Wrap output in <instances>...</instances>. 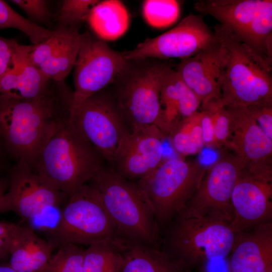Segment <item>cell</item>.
Wrapping results in <instances>:
<instances>
[{"label":"cell","mask_w":272,"mask_h":272,"mask_svg":"<svg viewBox=\"0 0 272 272\" xmlns=\"http://www.w3.org/2000/svg\"><path fill=\"white\" fill-rule=\"evenodd\" d=\"M105 161L68 116L59 122L34 165L37 174L68 198L90 181Z\"/></svg>","instance_id":"6da1fadb"},{"label":"cell","mask_w":272,"mask_h":272,"mask_svg":"<svg viewBox=\"0 0 272 272\" xmlns=\"http://www.w3.org/2000/svg\"><path fill=\"white\" fill-rule=\"evenodd\" d=\"M51 91L34 99L0 95V137L19 161L34 165L61 119Z\"/></svg>","instance_id":"7a4b0ae2"},{"label":"cell","mask_w":272,"mask_h":272,"mask_svg":"<svg viewBox=\"0 0 272 272\" xmlns=\"http://www.w3.org/2000/svg\"><path fill=\"white\" fill-rule=\"evenodd\" d=\"M98 189L108 215L124 239L157 247L159 228L137 183L103 165L90 181Z\"/></svg>","instance_id":"3957f363"},{"label":"cell","mask_w":272,"mask_h":272,"mask_svg":"<svg viewBox=\"0 0 272 272\" xmlns=\"http://www.w3.org/2000/svg\"><path fill=\"white\" fill-rule=\"evenodd\" d=\"M214 33L223 50V105L248 107L272 103L271 70L226 27L218 24Z\"/></svg>","instance_id":"277c9868"},{"label":"cell","mask_w":272,"mask_h":272,"mask_svg":"<svg viewBox=\"0 0 272 272\" xmlns=\"http://www.w3.org/2000/svg\"><path fill=\"white\" fill-rule=\"evenodd\" d=\"M169 66L153 58L127 59L110 85L130 131L141 126H158L162 113L161 83Z\"/></svg>","instance_id":"5b68a950"},{"label":"cell","mask_w":272,"mask_h":272,"mask_svg":"<svg viewBox=\"0 0 272 272\" xmlns=\"http://www.w3.org/2000/svg\"><path fill=\"white\" fill-rule=\"evenodd\" d=\"M207 169L197 160L171 158L164 160L152 173L137 181L159 229L183 211L198 189Z\"/></svg>","instance_id":"8992f818"},{"label":"cell","mask_w":272,"mask_h":272,"mask_svg":"<svg viewBox=\"0 0 272 272\" xmlns=\"http://www.w3.org/2000/svg\"><path fill=\"white\" fill-rule=\"evenodd\" d=\"M168 232L164 250L184 270L230 254L236 233L230 224L205 217L177 216Z\"/></svg>","instance_id":"52a82bcc"},{"label":"cell","mask_w":272,"mask_h":272,"mask_svg":"<svg viewBox=\"0 0 272 272\" xmlns=\"http://www.w3.org/2000/svg\"><path fill=\"white\" fill-rule=\"evenodd\" d=\"M48 235V241L55 248L67 244L89 246L101 241L121 243L125 240L119 234L91 182L68 197L57 225Z\"/></svg>","instance_id":"ba28073f"},{"label":"cell","mask_w":272,"mask_h":272,"mask_svg":"<svg viewBox=\"0 0 272 272\" xmlns=\"http://www.w3.org/2000/svg\"><path fill=\"white\" fill-rule=\"evenodd\" d=\"M69 120L109 164L121 140L130 131L110 86L82 102Z\"/></svg>","instance_id":"9c48e42d"},{"label":"cell","mask_w":272,"mask_h":272,"mask_svg":"<svg viewBox=\"0 0 272 272\" xmlns=\"http://www.w3.org/2000/svg\"><path fill=\"white\" fill-rule=\"evenodd\" d=\"M122 53L88 31L80 34L69 115L85 100L111 85L126 64Z\"/></svg>","instance_id":"30bf717a"},{"label":"cell","mask_w":272,"mask_h":272,"mask_svg":"<svg viewBox=\"0 0 272 272\" xmlns=\"http://www.w3.org/2000/svg\"><path fill=\"white\" fill-rule=\"evenodd\" d=\"M243 170L242 163L233 153H222L207 168L196 191L178 215L207 217L230 224L234 218L232 194Z\"/></svg>","instance_id":"8fae6325"},{"label":"cell","mask_w":272,"mask_h":272,"mask_svg":"<svg viewBox=\"0 0 272 272\" xmlns=\"http://www.w3.org/2000/svg\"><path fill=\"white\" fill-rule=\"evenodd\" d=\"M216 36L197 15L189 14L170 30L153 38L147 39L133 49L122 52L126 59L178 58L194 56L208 47Z\"/></svg>","instance_id":"7c38bea8"},{"label":"cell","mask_w":272,"mask_h":272,"mask_svg":"<svg viewBox=\"0 0 272 272\" xmlns=\"http://www.w3.org/2000/svg\"><path fill=\"white\" fill-rule=\"evenodd\" d=\"M231 122L229 148L239 159L244 171L272 181V140L258 125L246 107L225 106Z\"/></svg>","instance_id":"4fadbf2b"},{"label":"cell","mask_w":272,"mask_h":272,"mask_svg":"<svg viewBox=\"0 0 272 272\" xmlns=\"http://www.w3.org/2000/svg\"><path fill=\"white\" fill-rule=\"evenodd\" d=\"M25 163L18 162L11 174L2 202L1 213L13 212L24 220L39 217L68 198Z\"/></svg>","instance_id":"5bb4252c"},{"label":"cell","mask_w":272,"mask_h":272,"mask_svg":"<svg viewBox=\"0 0 272 272\" xmlns=\"http://www.w3.org/2000/svg\"><path fill=\"white\" fill-rule=\"evenodd\" d=\"M165 138L155 124L134 128L121 140L109 165L128 180L143 179L164 160L163 142Z\"/></svg>","instance_id":"9a60e30c"},{"label":"cell","mask_w":272,"mask_h":272,"mask_svg":"<svg viewBox=\"0 0 272 272\" xmlns=\"http://www.w3.org/2000/svg\"><path fill=\"white\" fill-rule=\"evenodd\" d=\"M231 203L234 218L230 226L235 233L272 222V181L243 171L233 190Z\"/></svg>","instance_id":"2e32d148"},{"label":"cell","mask_w":272,"mask_h":272,"mask_svg":"<svg viewBox=\"0 0 272 272\" xmlns=\"http://www.w3.org/2000/svg\"><path fill=\"white\" fill-rule=\"evenodd\" d=\"M79 29L58 26L46 39L31 45L30 60L50 81L62 83L74 68L80 45Z\"/></svg>","instance_id":"e0dca14e"},{"label":"cell","mask_w":272,"mask_h":272,"mask_svg":"<svg viewBox=\"0 0 272 272\" xmlns=\"http://www.w3.org/2000/svg\"><path fill=\"white\" fill-rule=\"evenodd\" d=\"M216 37L215 42L197 54L180 59L176 70L183 82L199 98L201 107L221 100L223 50L220 40Z\"/></svg>","instance_id":"ac0fdd59"},{"label":"cell","mask_w":272,"mask_h":272,"mask_svg":"<svg viewBox=\"0 0 272 272\" xmlns=\"http://www.w3.org/2000/svg\"><path fill=\"white\" fill-rule=\"evenodd\" d=\"M230 272H272V222L237 233Z\"/></svg>","instance_id":"d6986e66"},{"label":"cell","mask_w":272,"mask_h":272,"mask_svg":"<svg viewBox=\"0 0 272 272\" xmlns=\"http://www.w3.org/2000/svg\"><path fill=\"white\" fill-rule=\"evenodd\" d=\"M160 100L162 113L158 127L165 137L179 121L197 112L201 105L199 98L170 65L162 79Z\"/></svg>","instance_id":"ffe728a7"},{"label":"cell","mask_w":272,"mask_h":272,"mask_svg":"<svg viewBox=\"0 0 272 272\" xmlns=\"http://www.w3.org/2000/svg\"><path fill=\"white\" fill-rule=\"evenodd\" d=\"M55 248L30 226H20L9 251V265L18 272H44Z\"/></svg>","instance_id":"44dd1931"},{"label":"cell","mask_w":272,"mask_h":272,"mask_svg":"<svg viewBox=\"0 0 272 272\" xmlns=\"http://www.w3.org/2000/svg\"><path fill=\"white\" fill-rule=\"evenodd\" d=\"M267 0H201L196 11L215 18L233 34L243 31L254 19Z\"/></svg>","instance_id":"7402d4cb"},{"label":"cell","mask_w":272,"mask_h":272,"mask_svg":"<svg viewBox=\"0 0 272 272\" xmlns=\"http://www.w3.org/2000/svg\"><path fill=\"white\" fill-rule=\"evenodd\" d=\"M122 255L121 272H180L184 270L157 247L128 241L123 248Z\"/></svg>","instance_id":"603a6c76"},{"label":"cell","mask_w":272,"mask_h":272,"mask_svg":"<svg viewBox=\"0 0 272 272\" xmlns=\"http://www.w3.org/2000/svg\"><path fill=\"white\" fill-rule=\"evenodd\" d=\"M95 35L104 41L116 40L127 30L129 16L121 1H99L92 9L87 21Z\"/></svg>","instance_id":"cb8c5ba5"},{"label":"cell","mask_w":272,"mask_h":272,"mask_svg":"<svg viewBox=\"0 0 272 272\" xmlns=\"http://www.w3.org/2000/svg\"><path fill=\"white\" fill-rule=\"evenodd\" d=\"M234 35L272 70V1L267 0L252 21Z\"/></svg>","instance_id":"d4e9b609"},{"label":"cell","mask_w":272,"mask_h":272,"mask_svg":"<svg viewBox=\"0 0 272 272\" xmlns=\"http://www.w3.org/2000/svg\"><path fill=\"white\" fill-rule=\"evenodd\" d=\"M31 45H19L14 65L18 71V85L13 97L31 99L43 96L51 91L50 80L32 62L29 57Z\"/></svg>","instance_id":"484cf974"},{"label":"cell","mask_w":272,"mask_h":272,"mask_svg":"<svg viewBox=\"0 0 272 272\" xmlns=\"http://www.w3.org/2000/svg\"><path fill=\"white\" fill-rule=\"evenodd\" d=\"M167 137L174 151L180 155H195L201 152L204 145L200 111L179 121Z\"/></svg>","instance_id":"4316f807"},{"label":"cell","mask_w":272,"mask_h":272,"mask_svg":"<svg viewBox=\"0 0 272 272\" xmlns=\"http://www.w3.org/2000/svg\"><path fill=\"white\" fill-rule=\"evenodd\" d=\"M122 243L101 241L85 249L83 272H121Z\"/></svg>","instance_id":"83f0119b"},{"label":"cell","mask_w":272,"mask_h":272,"mask_svg":"<svg viewBox=\"0 0 272 272\" xmlns=\"http://www.w3.org/2000/svg\"><path fill=\"white\" fill-rule=\"evenodd\" d=\"M7 28L21 31L29 38L32 44L40 43L53 32L25 18L6 2L0 0V29Z\"/></svg>","instance_id":"f1b7e54d"},{"label":"cell","mask_w":272,"mask_h":272,"mask_svg":"<svg viewBox=\"0 0 272 272\" xmlns=\"http://www.w3.org/2000/svg\"><path fill=\"white\" fill-rule=\"evenodd\" d=\"M180 5L174 0H147L143 5L145 20L151 26L163 28L173 24L180 13Z\"/></svg>","instance_id":"f546056e"},{"label":"cell","mask_w":272,"mask_h":272,"mask_svg":"<svg viewBox=\"0 0 272 272\" xmlns=\"http://www.w3.org/2000/svg\"><path fill=\"white\" fill-rule=\"evenodd\" d=\"M85 251L82 247L73 244L59 246L51 255L44 272H83Z\"/></svg>","instance_id":"4dcf8cb0"},{"label":"cell","mask_w":272,"mask_h":272,"mask_svg":"<svg viewBox=\"0 0 272 272\" xmlns=\"http://www.w3.org/2000/svg\"><path fill=\"white\" fill-rule=\"evenodd\" d=\"M98 0H64L57 18L59 26L79 28L87 21Z\"/></svg>","instance_id":"1f68e13d"},{"label":"cell","mask_w":272,"mask_h":272,"mask_svg":"<svg viewBox=\"0 0 272 272\" xmlns=\"http://www.w3.org/2000/svg\"><path fill=\"white\" fill-rule=\"evenodd\" d=\"M210 109L213 112L214 133L217 149L229 148L231 137V122L228 111L221 100L208 103L201 109Z\"/></svg>","instance_id":"d6a6232c"},{"label":"cell","mask_w":272,"mask_h":272,"mask_svg":"<svg viewBox=\"0 0 272 272\" xmlns=\"http://www.w3.org/2000/svg\"><path fill=\"white\" fill-rule=\"evenodd\" d=\"M246 107L259 127L272 140V103L257 104Z\"/></svg>","instance_id":"836d02e7"},{"label":"cell","mask_w":272,"mask_h":272,"mask_svg":"<svg viewBox=\"0 0 272 272\" xmlns=\"http://www.w3.org/2000/svg\"><path fill=\"white\" fill-rule=\"evenodd\" d=\"M11 2L24 11L35 22H45L49 17L47 2L44 0H13Z\"/></svg>","instance_id":"e575fe53"},{"label":"cell","mask_w":272,"mask_h":272,"mask_svg":"<svg viewBox=\"0 0 272 272\" xmlns=\"http://www.w3.org/2000/svg\"><path fill=\"white\" fill-rule=\"evenodd\" d=\"M19 45L13 39L0 36V78L13 67Z\"/></svg>","instance_id":"d590c367"},{"label":"cell","mask_w":272,"mask_h":272,"mask_svg":"<svg viewBox=\"0 0 272 272\" xmlns=\"http://www.w3.org/2000/svg\"><path fill=\"white\" fill-rule=\"evenodd\" d=\"M200 126L204 147L217 149L214 133V124L212 111L210 109H201Z\"/></svg>","instance_id":"8d00e7d4"},{"label":"cell","mask_w":272,"mask_h":272,"mask_svg":"<svg viewBox=\"0 0 272 272\" xmlns=\"http://www.w3.org/2000/svg\"><path fill=\"white\" fill-rule=\"evenodd\" d=\"M19 227V225L15 223L0 221V260L9 255L11 244Z\"/></svg>","instance_id":"74e56055"},{"label":"cell","mask_w":272,"mask_h":272,"mask_svg":"<svg viewBox=\"0 0 272 272\" xmlns=\"http://www.w3.org/2000/svg\"><path fill=\"white\" fill-rule=\"evenodd\" d=\"M9 185L8 181L4 178H0V213L4 196L7 191Z\"/></svg>","instance_id":"f35d334b"},{"label":"cell","mask_w":272,"mask_h":272,"mask_svg":"<svg viewBox=\"0 0 272 272\" xmlns=\"http://www.w3.org/2000/svg\"><path fill=\"white\" fill-rule=\"evenodd\" d=\"M0 272H18L12 267H11L9 264H0Z\"/></svg>","instance_id":"ab89813d"},{"label":"cell","mask_w":272,"mask_h":272,"mask_svg":"<svg viewBox=\"0 0 272 272\" xmlns=\"http://www.w3.org/2000/svg\"><path fill=\"white\" fill-rule=\"evenodd\" d=\"M180 272H186V271L183 270L180 271Z\"/></svg>","instance_id":"60d3db41"}]
</instances>
